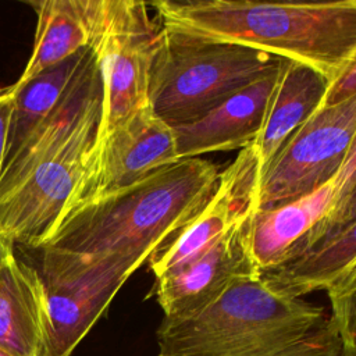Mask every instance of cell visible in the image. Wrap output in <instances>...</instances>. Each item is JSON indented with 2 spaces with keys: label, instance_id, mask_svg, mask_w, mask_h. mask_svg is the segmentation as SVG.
<instances>
[{
  "label": "cell",
  "instance_id": "obj_11",
  "mask_svg": "<svg viewBox=\"0 0 356 356\" xmlns=\"http://www.w3.org/2000/svg\"><path fill=\"white\" fill-rule=\"evenodd\" d=\"M249 220L203 254L156 278L152 295L165 318L192 314L234 282L263 277L248 246Z\"/></svg>",
  "mask_w": 356,
  "mask_h": 356
},
{
  "label": "cell",
  "instance_id": "obj_15",
  "mask_svg": "<svg viewBox=\"0 0 356 356\" xmlns=\"http://www.w3.org/2000/svg\"><path fill=\"white\" fill-rule=\"evenodd\" d=\"M330 81L314 68L284 58L263 128L252 145L261 171L285 142L321 107Z\"/></svg>",
  "mask_w": 356,
  "mask_h": 356
},
{
  "label": "cell",
  "instance_id": "obj_24",
  "mask_svg": "<svg viewBox=\"0 0 356 356\" xmlns=\"http://www.w3.org/2000/svg\"><path fill=\"white\" fill-rule=\"evenodd\" d=\"M14 85L0 88V172L4 161L6 154V145H7V135H8V125L14 104Z\"/></svg>",
  "mask_w": 356,
  "mask_h": 356
},
{
  "label": "cell",
  "instance_id": "obj_1",
  "mask_svg": "<svg viewBox=\"0 0 356 356\" xmlns=\"http://www.w3.org/2000/svg\"><path fill=\"white\" fill-rule=\"evenodd\" d=\"M152 6L163 26L302 63L323 74L330 83L356 53V0H161Z\"/></svg>",
  "mask_w": 356,
  "mask_h": 356
},
{
  "label": "cell",
  "instance_id": "obj_8",
  "mask_svg": "<svg viewBox=\"0 0 356 356\" xmlns=\"http://www.w3.org/2000/svg\"><path fill=\"white\" fill-rule=\"evenodd\" d=\"M159 29V21L149 15L143 1L104 0L92 43L104 89L102 136L149 106V76Z\"/></svg>",
  "mask_w": 356,
  "mask_h": 356
},
{
  "label": "cell",
  "instance_id": "obj_10",
  "mask_svg": "<svg viewBox=\"0 0 356 356\" xmlns=\"http://www.w3.org/2000/svg\"><path fill=\"white\" fill-rule=\"evenodd\" d=\"M260 175L261 165L253 146L239 150L220 171L217 186L200 213L149 257L154 278L203 254L248 221L257 210Z\"/></svg>",
  "mask_w": 356,
  "mask_h": 356
},
{
  "label": "cell",
  "instance_id": "obj_4",
  "mask_svg": "<svg viewBox=\"0 0 356 356\" xmlns=\"http://www.w3.org/2000/svg\"><path fill=\"white\" fill-rule=\"evenodd\" d=\"M282 61L253 47L204 40L160 25L147 103L170 127L185 125L277 72Z\"/></svg>",
  "mask_w": 356,
  "mask_h": 356
},
{
  "label": "cell",
  "instance_id": "obj_13",
  "mask_svg": "<svg viewBox=\"0 0 356 356\" xmlns=\"http://www.w3.org/2000/svg\"><path fill=\"white\" fill-rule=\"evenodd\" d=\"M337 200L334 178L293 202L256 211L249 220L248 246L257 268L266 274L288 263L312 229L334 210Z\"/></svg>",
  "mask_w": 356,
  "mask_h": 356
},
{
  "label": "cell",
  "instance_id": "obj_2",
  "mask_svg": "<svg viewBox=\"0 0 356 356\" xmlns=\"http://www.w3.org/2000/svg\"><path fill=\"white\" fill-rule=\"evenodd\" d=\"M218 175L206 159H181L132 186L76 206L42 249L120 254L143 264L200 213Z\"/></svg>",
  "mask_w": 356,
  "mask_h": 356
},
{
  "label": "cell",
  "instance_id": "obj_23",
  "mask_svg": "<svg viewBox=\"0 0 356 356\" xmlns=\"http://www.w3.org/2000/svg\"><path fill=\"white\" fill-rule=\"evenodd\" d=\"M335 182H337V189H338L337 203H339L356 184V134L350 142L345 161H343L338 175L335 177Z\"/></svg>",
  "mask_w": 356,
  "mask_h": 356
},
{
  "label": "cell",
  "instance_id": "obj_14",
  "mask_svg": "<svg viewBox=\"0 0 356 356\" xmlns=\"http://www.w3.org/2000/svg\"><path fill=\"white\" fill-rule=\"evenodd\" d=\"M44 317L42 275L13 252L0 263V349L10 356H40Z\"/></svg>",
  "mask_w": 356,
  "mask_h": 356
},
{
  "label": "cell",
  "instance_id": "obj_17",
  "mask_svg": "<svg viewBox=\"0 0 356 356\" xmlns=\"http://www.w3.org/2000/svg\"><path fill=\"white\" fill-rule=\"evenodd\" d=\"M92 53L93 46H89L25 82L13 83L15 95L1 170L56 108Z\"/></svg>",
  "mask_w": 356,
  "mask_h": 356
},
{
  "label": "cell",
  "instance_id": "obj_18",
  "mask_svg": "<svg viewBox=\"0 0 356 356\" xmlns=\"http://www.w3.org/2000/svg\"><path fill=\"white\" fill-rule=\"evenodd\" d=\"M355 263L356 221L321 245L263 274V278L281 293L302 298L314 291H327Z\"/></svg>",
  "mask_w": 356,
  "mask_h": 356
},
{
  "label": "cell",
  "instance_id": "obj_27",
  "mask_svg": "<svg viewBox=\"0 0 356 356\" xmlns=\"http://www.w3.org/2000/svg\"><path fill=\"white\" fill-rule=\"evenodd\" d=\"M0 356H10V355H8V353H6L4 350H1V349H0Z\"/></svg>",
  "mask_w": 356,
  "mask_h": 356
},
{
  "label": "cell",
  "instance_id": "obj_20",
  "mask_svg": "<svg viewBox=\"0 0 356 356\" xmlns=\"http://www.w3.org/2000/svg\"><path fill=\"white\" fill-rule=\"evenodd\" d=\"M343 350L338 328L331 316H327L300 339L273 356H343Z\"/></svg>",
  "mask_w": 356,
  "mask_h": 356
},
{
  "label": "cell",
  "instance_id": "obj_9",
  "mask_svg": "<svg viewBox=\"0 0 356 356\" xmlns=\"http://www.w3.org/2000/svg\"><path fill=\"white\" fill-rule=\"evenodd\" d=\"M178 160L174 128L145 106L100 136L93 163L68 213L79 204L132 186Z\"/></svg>",
  "mask_w": 356,
  "mask_h": 356
},
{
  "label": "cell",
  "instance_id": "obj_6",
  "mask_svg": "<svg viewBox=\"0 0 356 356\" xmlns=\"http://www.w3.org/2000/svg\"><path fill=\"white\" fill-rule=\"evenodd\" d=\"M46 291L40 356H71L115 293L142 264L127 256L40 249Z\"/></svg>",
  "mask_w": 356,
  "mask_h": 356
},
{
  "label": "cell",
  "instance_id": "obj_7",
  "mask_svg": "<svg viewBox=\"0 0 356 356\" xmlns=\"http://www.w3.org/2000/svg\"><path fill=\"white\" fill-rule=\"evenodd\" d=\"M356 134V96L320 107L261 171L257 210L306 196L332 181Z\"/></svg>",
  "mask_w": 356,
  "mask_h": 356
},
{
  "label": "cell",
  "instance_id": "obj_12",
  "mask_svg": "<svg viewBox=\"0 0 356 356\" xmlns=\"http://www.w3.org/2000/svg\"><path fill=\"white\" fill-rule=\"evenodd\" d=\"M278 72L235 93L202 118L174 127L178 159L252 146L263 128Z\"/></svg>",
  "mask_w": 356,
  "mask_h": 356
},
{
  "label": "cell",
  "instance_id": "obj_19",
  "mask_svg": "<svg viewBox=\"0 0 356 356\" xmlns=\"http://www.w3.org/2000/svg\"><path fill=\"white\" fill-rule=\"evenodd\" d=\"M325 292L343 349H356V263Z\"/></svg>",
  "mask_w": 356,
  "mask_h": 356
},
{
  "label": "cell",
  "instance_id": "obj_3",
  "mask_svg": "<svg viewBox=\"0 0 356 356\" xmlns=\"http://www.w3.org/2000/svg\"><path fill=\"white\" fill-rule=\"evenodd\" d=\"M325 317L323 307L281 293L263 277L245 278L192 314L163 317L159 356H273Z\"/></svg>",
  "mask_w": 356,
  "mask_h": 356
},
{
  "label": "cell",
  "instance_id": "obj_22",
  "mask_svg": "<svg viewBox=\"0 0 356 356\" xmlns=\"http://www.w3.org/2000/svg\"><path fill=\"white\" fill-rule=\"evenodd\" d=\"M356 96V53L341 71V74L330 83L321 107L337 104Z\"/></svg>",
  "mask_w": 356,
  "mask_h": 356
},
{
  "label": "cell",
  "instance_id": "obj_26",
  "mask_svg": "<svg viewBox=\"0 0 356 356\" xmlns=\"http://www.w3.org/2000/svg\"><path fill=\"white\" fill-rule=\"evenodd\" d=\"M343 356H356V349H345Z\"/></svg>",
  "mask_w": 356,
  "mask_h": 356
},
{
  "label": "cell",
  "instance_id": "obj_5",
  "mask_svg": "<svg viewBox=\"0 0 356 356\" xmlns=\"http://www.w3.org/2000/svg\"><path fill=\"white\" fill-rule=\"evenodd\" d=\"M104 113L103 76L74 128L0 182V236L42 249L71 209L96 156Z\"/></svg>",
  "mask_w": 356,
  "mask_h": 356
},
{
  "label": "cell",
  "instance_id": "obj_21",
  "mask_svg": "<svg viewBox=\"0 0 356 356\" xmlns=\"http://www.w3.org/2000/svg\"><path fill=\"white\" fill-rule=\"evenodd\" d=\"M353 221H356V184L349 191V193L339 203H337L334 210L320 224H317L312 229V232L303 239V242L293 253L292 259L331 239L342 229H345L348 225H350Z\"/></svg>",
  "mask_w": 356,
  "mask_h": 356
},
{
  "label": "cell",
  "instance_id": "obj_16",
  "mask_svg": "<svg viewBox=\"0 0 356 356\" xmlns=\"http://www.w3.org/2000/svg\"><path fill=\"white\" fill-rule=\"evenodd\" d=\"M29 4L36 10L38 28L31 58L18 83L92 46L104 0H43Z\"/></svg>",
  "mask_w": 356,
  "mask_h": 356
},
{
  "label": "cell",
  "instance_id": "obj_25",
  "mask_svg": "<svg viewBox=\"0 0 356 356\" xmlns=\"http://www.w3.org/2000/svg\"><path fill=\"white\" fill-rule=\"evenodd\" d=\"M13 253V245L0 236V263Z\"/></svg>",
  "mask_w": 356,
  "mask_h": 356
}]
</instances>
